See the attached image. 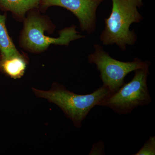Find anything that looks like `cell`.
<instances>
[{
    "label": "cell",
    "mask_w": 155,
    "mask_h": 155,
    "mask_svg": "<svg viewBox=\"0 0 155 155\" xmlns=\"http://www.w3.org/2000/svg\"><path fill=\"white\" fill-rule=\"evenodd\" d=\"M22 22L19 46L32 54H41L51 45L68 46L71 42L85 37L76 31V26L74 25L59 31L58 38L51 37L46 34H52L56 25L48 15L41 14L38 8L28 11Z\"/></svg>",
    "instance_id": "obj_1"
},
{
    "label": "cell",
    "mask_w": 155,
    "mask_h": 155,
    "mask_svg": "<svg viewBox=\"0 0 155 155\" xmlns=\"http://www.w3.org/2000/svg\"><path fill=\"white\" fill-rule=\"evenodd\" d=\"M32 90L37 97L58 106L77 128L81 127L82 121L93 108L99 105L111 95L107 87L103 85L91 94L81 95L69 91L63 84L56 82L53 84L48 91L33 87Z\"/></svg>",
    "instance_id": "obj_2"
},
{
    "label": "cell",
    "mask_w": 155,
    "mask_h": 155,
    "mask_svg": "<svg viewBox=\"0 0 155 155\" xmlns=\"http://www.w3.org/2000/svg\"><path fill=\"white\" fill-rule=\"evenodd\" d=\"M112 11L105 19V27L100 35L103 44H116L122 51L127 45H133L137 40L132 23H139L143 18L138 11L143 6L142 0H112Z\"/></svg>",
    "instance_id": "obj_3"
},
{
    "label": "cell",
    "mask_w": 155,
    "mask_h": 155,
    "mask_svg": "<svg viewBox=\"0 0 155 155\" xmlns=\"http://www.w3.org/2000/svg\"><path fill=\"white\" fill-rule=\"evenodd\" d=\"M150 67L146 66L134 71V76L130 82L124 83L99 106L108 107L117 114L126 115L139 107L150 105L152 100L147 85Z\"/></svg>",
    "instance_id": "obj_4"
},
{
    "label": "cell",
    "mask_w": 155,
    "mask_h": 155,
    "mask_svg": "<svg viewBox=\"0 0 155 155\" xmlns=\"http://www.w3.org/2000/svg\"><path fill=\"white\" fill-rule=\"evenodd\" d=\"M94 47V52L89 55L87 61L89 64L96 65L103 85L107 87L111 94L124 84V79L128 73L150 65L149 61H143L137 58L132 62L118 61L112 58L100 45L95 44Z\"/></svg>",
    "instance_id": "obj_5"
},
{
    "label": "cell",
    "mask_w": 155,
    "mask_h": 155,
    "mask_svg": "<svg viewBox=\"0 0 155 155\" xmlns=\"http://www.w3.org/2000/svg\"><path fill=\"white\" fill-rule=\"evenodd\" d=\"M106 0H41L39 10L45 13L52 6L67 9L76 17L81 29L89 34L96 28V12L98 7Z\"/></svg>",
    "instance_id": "obj_6"
},
{
    "label": "cell",
    "mask_w": 155,
    "mask_h": 155,
    "mask_svg": "<svg viewBox=\"0 0 155 155\" xmlns=\"http://www.w3.org/2000/svg\"><path fill=\"white\" fill-rule=\"evenodd\" d=\"M41 0H0V10L10 12L14 19L22 22L27 12L39 8Z\"/></svg>",
    "instance_id": "obj_7"
},
{
    "label": "cell",
    "mask_w": 155,
    "mask_h": 155,
    "mask_svg": "<svg viewBox=\"0 0 155 155\" xmlns=\"http://www.w3.org/2000/svg\"><path fill=\"white\" fill-rule=\"evenodd\" d=\"M28 63L29 58L24 53L20 56L0 59V72L10 78L19 79L25 74Z\"/></svg>",
    "instance_id": "obj_8"
},
{
    "label": "cell",
    "mask_w": 155,
    "mask_h": 155,
    "mask_svg": "<svg viewBox=\"0 0 155 155\" xmlns=\"http://www.w3.org/2000/svg\"><path fill=\"white\" fill-rule=\"evenodd\" d=\"M7 19V12L0 14V55L2 60L20 56L22 54L17 50L9 35L6 27Z\"/></svg>",
    "instance_id": "obj_9"
},
{
    "label": "cell",
    "mask_w": 155,
    "mask_h": 155,
    "mask_svg": "<svg viewBox=\"0 0 155 155\" xmlns=\"http://www.w3.org/2000/svg\"><path fill=\"white\" fill-rule=\"evenodd\" d=\"M134 155H155V136L150 137L142 147Z\"/></svg>",
    "instance_id": "obj_10"
},
{
    "label": "cell",
    "mask_w": 155,
    "mask_h": 155,
    "mask_svg": "<svg viewBox=\"0 0 155 155\" xmlns=\"http://www.w3.org/2000/svg\"><path fill=\"white\" fill-rule=\"evenodd\" d=\"M105 147L104 142L100 140L93 145L89 155H104Z\"/></svg>",
    "instance_id": "obj_11"
},
{
    "label": "cell",
    "mask_w": 155,
    "mask_h": 155,
    "mask_svg": "<svg viewBox=\"0 0 155 155\" xmlns=\"http://www.w3.org/2000/svg\"><path fill=\"white\" fill-rule=\"evenodd\" d=\"M0 59H1V55H0Z\"/></svg>",
    "instance_id": "obj_12"
}]
</instances>
